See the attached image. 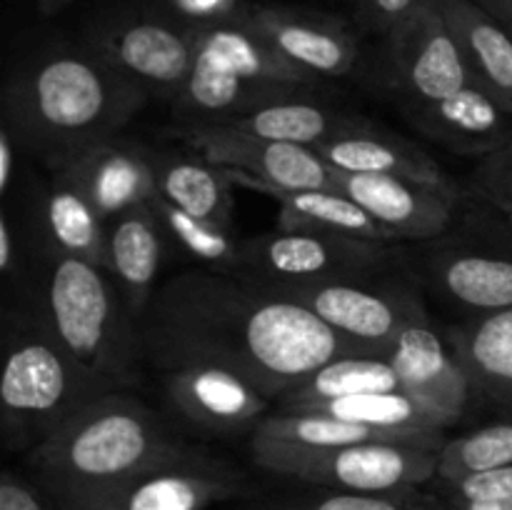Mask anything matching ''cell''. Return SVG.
<instances>
[{
	"mask_svg": "<svg viewBox=\"0 0 512 510\" xmlns=\"http://www.w3.org/2000/svg\"><path fill=\"white\" fill-rule=\"evenodd\" d=\"M140 340L143 358L160 373L215 365L270 400L340 355L373 350L250 275L208 268L185 270L155 290L140 318Z\"/></svg>",
	"mask_w": 512,
	"mask_h": 510,
	"instance_id": "cell-1",
	"label": "cell"
},
{
	"mask_svg": "<svg viewBox=\"0 0 512 510\" xmlns=\"http://www.w3.org/2000/svg\"><path fill=\"white\" fill-rule=\"evenodd\" d=\"M150 95L85 40L35 50L10 73L0 123L20 150L50 170L103 140L118 138Z\"/></svg>",
	"mask_w": 512,
	"mask_h": 510,
	"instance_id": "cell-2",
	"label": "cell"
},
{
	"mask_svg": "<svg viewBox=\"0 0 512 510\" xmlns=\"http://www.w3.org/2000/svg\"><path fill=\"white\" fill-rule=\"evenodd\" d=\"M188 445L150 405L118 390L95 398L35 445L28 470L55 510H73Z\"/></svg>",
	"mask_w": 512,
	"mask_h": 510,
	"instance_id": "cell-3",
	"label": "cell"
},
{
	"mask_svg": "<svg viewBox=\"0 0 512 510\" xmlns=\"http://www.w3.org/2000/svg\"><path fill=\"white\" fill-rule=\"evenodd\" d=\"M28 300L60 348L108 393L140 380V323L100 265L53 253H30Z\"/></svg>",
	"mask_w": 512,
	"mask_h": 510,
	"instance_id": "cell-4",
	"label": "cell"
},
{
	"mask_svg": "<svg viewBox=\"0 0 512 510\" xmlns=\"http://www.w3.org/2000/svg\"><path fill=\"white\" fill-rule=\"evenodd\" d=\"M105 393L60 348L28 298L8 315L0 375V423L8 448L30 453Z\"/></svg>",
	"mask_w": 512,
	"mask_h": 510,
	"instance_id": "cell-5",
	"label": "cell"
},
{
	"mask_svg": "<svg viewBox=\"0 0 512 510\" xmlns=\"http://www.w3.org/2000/svg\"><path fill=\"white\" fill-rule=\"evenodd\" d=\"M438 455V450L398 440H365L313 453L268 455L255 460V465L313 488L390 493L433 483L438 475Z\"/></svg>",
	"mask_w": 512,
	"mask_h": 510,
	"instance_id": "cell-6",
	"label": "cell"
},
{
	"mask_svg": "<svg viewBox=\"0 0 512 510\" xmlns=\"http://www.w3.org/2000/svg\"><path fill=\"white\" fill-rule=\"evenodd\" d=\"M85 43L133 78L145 93L173 103L195 63V30L173 13L120 10L98 18Z\"/></svg>",
	"mask_w": 512,
	"mask_h": 510,
	"instance_id": "cell-7",
	"label": "cell"
},
{
	"mask_svg": "<svg viewBox=\"0 0 512 510\" xmlns=\"http://www.w3.org/2000/svg\"><path fill=\"white\" fill-rule=\"evenodd\" d=\"M265 285L305 305L345 338L383 353L408 325L430 318L423 298L410 285L380 283L378 275Z\"/></svg>",
	"mask_w": 512,
	"mask_h": 510,
	"instance_id": "cell-8",
	"label": "cell"
},
{
	"mask_svg": "<svg viewBox=\"0 0 512 510\" xmlns=\"http://www.w3.org/2000/svg\"><path fill=\"white\" fill-rule=\"evenodd\" d=\"M173 135L210 163L228 170L235 185L268 198L278 190L335 188V170L308 145L258 138L228 125L175 123Z\"/></svg>",
	"mask_w": 512,
	"mask_h": 510,
	"instance_id": "cell-9",
	"label": "cell"
},
{
	"mask_svg": "<svg viewBox=\"0 0 512 510\" xmlns=\"http://www.w3.org/2000/svg\"><path fill=\"white\" fill-rule=\"evenodd\" d=\"M393 255L395 250L388 243H370L323 230L275 228L243 240L240 273L260 283L365 278L380 275Z\"/></svg>",
	"mask_w": 512,
	"mask_h": 510,
	"instance_id": "cell-10",
	"label": "cell"
},
{
	"mask_svg": "<svg viewBox=\"0 0 512 510\" xmlns=\"http://www.w3.org/2000/svg\"><path fill=\"white\" fill-rule=\"evenodd\" d=\"M248 490L243 470L188 445L73 510H208Z\"/></svg>",
	"mask_w": 512,
	"mask_h": 510,
	"instance_id": "cell-11",
	"label": "cell"
},
{
	"mask_svg": "<svg viewBox=\"0 0 512 510\" xmlns=\"http://www.w3.org/2000/svg\"><path fill=\"white\" fill-rule=\"evenodd\" d=\"M385 78L403 108L435 103L475 83L438 0H423L385 35Z\"/></svg>",
	"mask_w": 512,
	"mask_h": 510,
	"instance_id": "cell-12",
	"label": "cell"
},
{
	"mask_svg": "<svg viewBox=\"0 0 512 510\" xmlns=\"http://www.w3.org/2000/svg\"><path fill=\"white\" fill-rule=\"evenodd\" d=\"M163 393L180 420L218 438L255 433L268 413L265 398L253 383L215 365H185L165 370Z\"/></svg>",
	"mask_w": 512,
	"mask_h": 510,
	"instance_id": "cell-13",
	"label": "cell"
},
{
	"mask_svg": "<svg viewBox=\"0 0 512 510\" xmlns=\"http://www.w3.org/2000/svg\"><path fill=\"white\" fill-rule=\"evenodd\" d=\"M243 18L285 58L320 80L343 78L358 63V38L350 25L323 10L248 3Z\"/></svg>",
	"mask_w": 512,
	"mask_h": 510,
	"instance_id": "cell-14",
	"label": "cell"
},
{
	"mask_svg": "<svg viewBox=\"0 0 512 510\" xmlns=\"http://www.w3.org/2000/svg\"><path fill=\"white\" fill-rule=\"evenodd\" d=\"M388 358L400 373L405 393L438 415L445 428L460 423L475 390L463 363L430 318L408 325L388 348Z\"/></svg>",
	"mask_w": 512,
	"mask_h": 510,
	"instance_id": "cell-15",
	"label": "cell"
},
{
	"mask_svg": "<svg viewBox=\"0 0 512 510\" xmlns=\"http://www.w3.org/2000/svg\"><path fill=\"white\" fill-rule=\"evenodd\" d=\"M335 188L353 198L395 240H435L448 230L458 205V190L410 183L390 175L340 173Z\"/></svg>",
	"mask_w": 512,
	"mask_h": 510,
	"instance_id": "cell-16",
	"label": "cell"
},
{
	"mask_svg": "<svg viewBox=\"0 0 512 510\" xmlns=\"http://www.w3.org/2000/svg\"><path fill=\"white\" fill-rule=\"evenodd\" d=\"M55 170L68 175L105 220L155 198L153 148L120 135L90 145Z\"/></svg>",
	"mask_w": 512,
	"mask_h": 510,
	"instance_id": "cell-17",
	"label": "cell"
},
{
	"mask_svg": "<svg viewBox=\"0 0 512 510\" xmlns=\"http://www.w3.org/2000/svg\"><path fill=\"white\" fill-rule=\"evenodd\" d=\"M315 150L330 168L340 173L390 175L410 183L458 190L433 155L425 153L413 140L365 118L353 128L315 145Z\"/></svg>",
	"mask_w": 512,
	"mask_h": 510,
	"instance_id": "cell-18",
	"label": "cell"
},
{
	"mask_svg": "<svg viewBox=\"0 0 512 510\" xmlns=\"http://www.w3.org/2000/svg\"><path fill=\"white\" fill-rule=\"evenodd\" d=\"M30 240L35 253L65 255L100 268L108 263V220L60 170H53L48 185L35 195Z\"/></svg>",
	"mask_w": 512,
	"mask_h": 510,
	"instance_id": "cell-19",
	"label": "cell"
},
{
	"mask_svg": "<svg viewBox=\"0 0 512 510\" xmlns=\"http://www.w3.org/2000/svg\"><path fill=\"white\" fill-rule=\"evenodd\" d=\"M403 110L425 138L460 155L483 158L512 140V115L478 83L435 103Z\"/></svg>",
	"mask_w": 512,
	"mask_h": 510,
	"instance_id": "cell-20",
	"label": "cell"
},
{
	"mask_svg": "<svg viewBox=\"0 0 512 510\" xmlns=\"http://www.w3.org/2000/svg\"><path fill=\"white\" fill-rule=\"evenodd\" d=\"M170 255H173V248L150 203L125 210L108 220L105 270L120 288L138 323L158 290V278Z\"/></svg>",
	"mask_w": 512,
	"mask_h": 510,
	"instance_id": "cell-21",
	"label": "cell"
},
{
	"mask_svg": "<svg viewBox=\"0 0 512 510\" xmlns=\"http://www.w3.org/2000/svg\"><path fill=\"white\" fill-rule=\"evenodd\" d=\"M425 270L430 283L470 315L512 308V240L505 248L440 245L428 255Z\"/></svg>",
	"mask_w": 512,
	"mask_h": 510,
	"instance_id": "cell-22",
	"label": "cell"
},
{
	"mask_svg": "<svg viewBox=\"0 0 512 510\" xmlns=\"http://www.w3.org/2000/svg\"><path fill=\"white\" fill-rule=\"evenodd\" d=\"M300 93H313V88L258 83L195 58L190 78L170 103V113L175 123L183 125H220L260 105Z\"/></svg>",
	"mask_w": 512,
	"mask_h": 510,
	"instance_id": "cell-23",
	"label": "cell"
},
{
	"mask_svg": "<svg viewBox=\"0 0 512 510\" xmlns=\"http://www.w3.org/2000/svg\"><path fill=\"white\" fill-rule=\"evenodd\" d=\"M195 30V58L210 65L230 70L240 78L258 83L295 85V88L318 90L323 80L285 58L278 48L268 43L248 20L240 18L228 23L208 25Z\"/></svg>",
	"mask_w": 512,
	"mask_h": 510,
	"instance_id": "cell-24",
	"label": "cell"
},
{
	"mask_svg": "<svg viewBox=\"0 0 512 510\" xmlns=\"http://www.w3.org/2000/svg\"><path fill=\"white\" fill-rule=\"evenodd\" d=\"M445 340L463 363L475 395L512 418V308L470 315L448 328Z\"/></svg>",
	"mask_w": 512,
	"mask_h": 510,
	"instance_id": "cell-25",
	"label": "cell"
},
{
	"mask_svg": "<svg viewBox=\"0 0 512 510\" xmlns=\"http://www.w3.org/2000/svg\"><path fill=\"white\" fill-rule=\"evenodd\" d=\"M473 80L512 115V35L473 0H438Z\"/></svg>",
	"mask_w": 512,
	"mask_h": 510,
	"instance_id": "cell-26",
	"label": "cell"
},
{
	"mask_svg": "<svg viewBox=\"0 0 512 510\" xmlns=\"http://www.w3.org/2000/svg\"><path fill=\"white\" fill-rule=\"evenodd\" d=\"M360 120H363V115L338 108V105L315 95L313 90V93L290 95V98L265 103L220 125L258 135V138L315 148L333 135L353 128Z\"/></svg>",
	"mask_w": 512,
	"mask_h": 510,
	"instance_id": "cell-27",
	"label": "cell"
},
{
	"mask_svg": "<svg viewBox=\"0 0 512 510\" xmlns=\"http://www.w3.org/2000/svg\"><path fill=\"white\" fill-rule=\"evenodd\" d=\"M155 195L178 208L233 228V178L228 170L210 163L200 153H168L153 150Z\"/></svg>",
	"mask_w": 512,
	"mask_h": 510,
	"instance_id": "cell-28",
	"label": "cell"
},
{
	"mask_svg": "<svg viewBox=\"0 0 512 510\" xmlns=\"http://www.w3.org/2000/svg\"><path fill=\"white\" fill-rule=\"evenodd\" d=\"M365 393H405L400 373L390 363L388 353L368 350V353L340 355L323 368L315 370L308 380L295 385L280 398V408L295 410L325 400L350 398Z\"/></svg>",
	"mask_w": 512,
	"mask_h": 510,
	"instance_id": "cell-29",
	"label": "cell"
},
{
	"mask_svg": "<svg viewBox=\"0 0 512 510\" xmlns=\"http://www.w3.org/2000/svg\"><path fill=\"white\" fill-rule=\"evenodd\" d=\"M365 440H395L390 435L343 423L320 413L305 410H278L265 415L263 423L250 435L253 460L283 453H313V450L338 448V445L365 443ZM403 443V440H398Z\"/></svg>",
	"mask_w": 512,
	"mask_h": 510,
	"instance_id": "cell-30",
	"label": "cell"
},
{
	"mask_svg": "<svg viewBox=\"0 0 512 510\" xmlns=\"http://www.w3.org/2000/svg\"><path fill=\"white\" fill-rule=\"evenodd\" d=\"M280 203L278 228L285 230H323L345 238L370 240V243H395L393 235L375 223L353 198L338 188L290 190L273 193Z\"/></svg>",
	"mask_w": 512,
	"mask_h": 510,
	"instance_id": "cell-31",
	"label": "cell"
},
{
	"mask_svg": "<svg viewBox=\"0 0 512 510\" xmlns=\"http://www.w3.org/2000/svg\"><path fill=\"white\" fill-rule=\"evenodd\" d=\"M150 205H153L155 215L163 225L173 253L195 260L200 268L240 273V268H243V238L235 233V228L198 218V215L178 208L160 195H155Z\"/></svg>",
	"mask_w": 512,
	"mask_h": 510,
	"instance_id": "cell-32",
	"label": "cell"
},
{
	"mask_svg": "<svg viewBox=\"0 0 512 510\" xmlns=\"http://www.w3.org/2000/svg\"><path fill=\"white\" fill-rule=\"evenodd\" d=\"M255 510H448V505L425 488L390 490V493H345L318 488L275 498Z\"/></svg>",
	"mask_w": 512,
	"mask_h": 510,
	"instance_id": "cell-33",
	"label": "cell"
},
{
	"mask_svg": "<svg viewBox=\"0 0 512 510\" xmlns=\"http://www.w3.org/2000/svg\"><path fill=\"white\" fill-rule=\"evenodd\" d=\"M512 465V418L445 440L435 478H458Z\"/></svg>",
	"mask_w": 512,
	"mask_h": 510,
	"instance_id": "cell-34",
	"label": "cell"
},
{
	"mask_svg": "<svg viewBox=\"0 0 512 510\" xmlns=\"http://www.w3.org/2000/svg\"><path fill=\"white\" fill-rule=\"evenodd\" d=\"M430 490L448 503H480V500L512 498V465L480 473L458 475V478H435Z\"/></svg>",
	"mask_w": 512,
	"mask_h": 510,
	"instance_id": "cell-35",
	"label": "cell"
},
{
	"mask_svg": "<svg viewBox=\"0 0 512 510\" xmlns=\"http://www.w3.org/2000/svg\"><path fill=\"white\" fill-rule=\"evenodd\" d=\"M470 188L475 198L500 215H512V140L480 158L470 175Z\"/></svg>",
	"mask_w": 512,
	"mask_h": 510,
	"instance_id": "cell-36",
	"label": "cell"
},
{
	"mask_svg": "<svg viewBox=\"0 0 512 510\" xmlns=\"http://www.w3.org/2000/svg\"><path fill=\"white\" fill-rule=\"evenodd\" d=\"M248 8V0H168V10L190 28L228 23L240 18Z\"/></svg>",
	"mask_w": 512,
	"mask_h": 510,
	"instance_id": "cell-37",
	"label": "cell"
},
{
	"mask_svg": "<svg viewBox=\"0 0 512 510\" xmlns=\"http://www.w3.org/2000/svg\"><path fill=\"white\" fill-rule=\"evenodd\" d=\"M353 3L355 20L360 23V28L385 38L390 30H395L405 18H410L423 0H353Z\"/></svg>",
	"mask_w": 512,
	"mask_h": 510,
	"instance_id": "cell-38",
	"label": "cell"
},
{
	"mask_svg": "<svg viewBox=\"0 0 512 510\" xmlns=\"http://www.w3.org/2000/svg\"><path fill=\"white\" fill-rule=\"evenodd\" d=\"M0 510H55L38 485L15 470L0 475Z\"/></svg>",
	"mask_w": 512,
	"mask_h": 510,
	"instance_id": "cell-39",
	"label": "cell"
},
{
	"mask_svg": "<svg viewBox=\"0 0 512 510\" xmlns=\"http://www.w3.org/2000/svg\"><path fill=\"white\" fill-rule=\"evenodd\" d=\"M0 273L5 280H20L30 275L25 270V253L20 228L13 223V215L8 210L0 213Z\"/></svg>",
	"mask_w": 512,
	"mask_h": 510,
	"instance_id": "cell-40",
	"label": "cell"
},
{
	"mask_svg": "<svg viewBox=\"0 0 512 510\" xmlns=\"http://www.w3.org/2000/svg\"><path fill=\"white\" fill-rule=\"evenodd\" d=\"M18 160H20V145L15 140L13 130L5 123H0V195L8 198L13 190L15 173H18Z\"/></svg>",
	"mask_w": 512,
	"mask_h": 510,
	"instance_id": "cell-41",
	"label": "cell"
},
{
	"mask_svg": "<svg viewBox=\"0 0 512 510\" xmlns=\"http://www.w3.org/2000/svg\"><path fill=\"white\" fill-rule=\"evenodd\" d=\"M448 510H512V498L480 500V503H448Z\"/></svg>",
	"mask_w": 512,
	"mask_h": 510,
	"instance_id": "cell-42",
	"label": "cell"
},
{
	"mask_svg": "<svg viewBox=\"0 0 512 510\" xmlns=\"http://www.w3.org/2000/svg\"><path fill=\"white\" fill-rule=\"evenodd\" d=\"M473 3H478L480 8H485L490 15H495L498 20L508 18V13L512 10V0H473Z\"/></svg>",
	"mask_w": 512,
	"mask_h": 510,
	"instance_id": "cell-43",
	"label": "cell"
},
{
	"mask_svg": "<svg viewBox=\"0 0 512 510\" xmlns=\"http://www.w3.org/2000/svg\"><path fill=\"white\" fill-rule=\"evenodd\" d=\"M70 3H73V0H35L40 15H55L63 8H68Z\"/></svg>",
	"mask_w": 512,
	"mask_h": 510,
	"instance_id": "cell-44",
	"label": "cell"
},
{
	"mask_svg": "<svg viewBox=\"0 0 512 510\" xmlns=\"http://www.w3.org/2000/svg\"><path fill=\"white\" fill-rule=\"evenodd\" d=\"M500 23H503L505 28H508V33L512 35V10H510V13H508V18H505V20H500Z\"/></svg>",
	"mask_w": 512,
	"mask_h": 510,
	"instance_id": "cell-45",
	"label": "cell"
},
{
	"mask_svg": "<svg viewBox=\"0 0 512 510\" xmlns=\"http://www.w3.org/2000/svg\"><path fill=\"white\" fill-rule=\"evenodd\" d=\"M505 218V225H508V230L512 233V215H503Z\"/></svg>",
	"mask_w": 512,
	"mask_h": 510,
	"instance_id": "cell-46",
	"label": "cell"
}]
</instances>
